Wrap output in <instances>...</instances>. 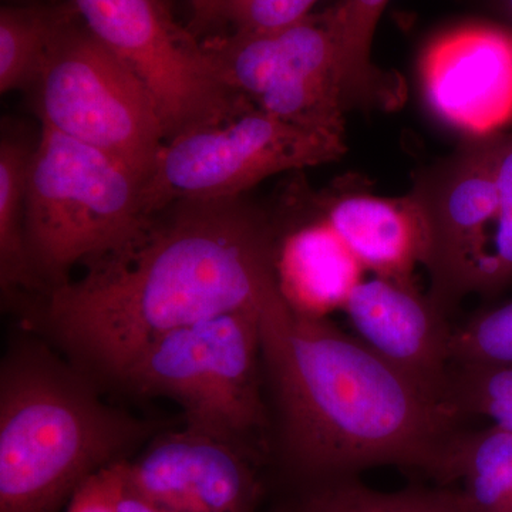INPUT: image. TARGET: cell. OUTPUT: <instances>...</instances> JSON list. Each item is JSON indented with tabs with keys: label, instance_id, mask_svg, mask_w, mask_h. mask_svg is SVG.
<instances>
[{
	"label": "cell",
	"instance_id": "6da1fadb",
	"mask_svg": "<svg viewBox=\"0 0 512 512\" xmlns=\"http://www.w3.org/2000/svg\"><path fill=\"white\" fill-rule=\"evenodd\" d=\"M275 245L271 218L247 195L173 202L126 254L42 296L39 322L94 382L117 384L167 333L261 309L279 291Z\"/></svg>",
	"mask_w": 512,
	"mask_h": 512
},
{
	"label": "cell",
	"instance_id": "7a4b0ae2",
	"mask_svg": "<svg viewBox=\"0 0 512 512\" xmlns=\"http://www.w3.org/2000/svg\"><path fill=\"white\" fill-rule=\"evenodd\" d=\"M261 332L282 441L299 470H436L460 416L450 400L427 392L328 318L293 311L281 291L262 306Z\"/></svg>",
	"mask_w": 512,
	"mask_h": 512
},
{
	"label": "cell",
	"instance_id": "3957f363",
	"mask_svg": "<svg viewBox=\"0 0 512 512\" xmlns=\"http://www.w3.org/2000/svg\"><path fill=\"white\" fill-rule=\"evenodd\" d=\"M97 384L42 340L10 346L0 366V512L59 511L147 436Z\"/></svg>",
	"mask_w": 512,
	"mask_h": 512
},
{
	"label": "cell",
	"instance_id": "277c9868",
	"mask_svg": "<svg viewBox=\"0 0 512 512\" xmlns=\"http://www.w3.org/2000/svg\"><path fill=\"white\" fill-rule=\"evenodd\" d=\"M154 217L130 167L42 127L26 184V235L43 296L69 282L74 268L126 254Z\"/></svg>",
	"mask_w": 512,
	"mask_h": 512
},
{
	"label": "cell",
	"instance_id": "5b68a950",
	"mask_svg": "<svg viewBox=\"0 0 512 512\" xmlns=\"http://www.w3.org/2000/svg\"><path fill=\"white\" fill-rule=\"evenodd\" d=\"M261 309L224 313L167 333L130 363L116 386L173 400L187 429L249 450L248 440L266 423Z\"/></svg>",
	"mask_w": 512,
	"mask_h": 512
},
{
	"label": "cell",
	"instance_id": "8992f818",
	"mask_svg": "<svg viewBox=\"0 0 512 512\" xmlns=\"http://www.w3.org/2000/svg\"><path fill=\"white\" fill-rule=\"evenodd\" d=\"M32 89L42 127L110 154L146 184L167 143L160 111L82 18L57 37Z\"/></svg>",
	"mask_w": 512,
	"mask_h": 512
},
{
	"label": "cell",
	"instance_id": "52a82bcc",
	"mask_svg": "<svg viewBox=\"0 0 512 512\" xmlns=\"http://www.w3.org/2000/svg\"><path fill=\"white\" fill-rule=\"evenodd\" d=\"M345 151V137L249 109L168 140L144 184V200L157 214L177 201L244 197L272 175L330 163Z\"/></svg>",
	"mask_w": 512,
	"mask_h": 512
},
{
	"label": "cell",
	"instance_id": "ba28073f",
	"mask_svg": "<svg viewBox=\"0 0 512 512\" xmlns=\"http://www.w3.org/2000/svg\"><path fill=\"white\" fill-rule=\"evenodd\" d=\"M221 83L254 109L345 137L350 103L329 10L284 28L202 42Z\"/></svg>",
	"mask_w": 512,
	"mask_h": 512
},
{
	"label": "cell",
	"instance_id": "9c48e42d",
	"mask_svg": "<svg viewBox=\"0 0 512 512\" xmlns=\"http://www.w3.org/2000/svg\"><path fill=\"white\" fill-rule=\"evenodd\" d=\"M84 25L126 64L156 101L167 141L254 109L229 92L200 42L157 0H72Z\"/></svg>",
	"mask_w": 512,
	"mask_h": 512
},
{
	"label": "cell",
	"instance_id": "30bf717a",
	"mask_svg": "<svg viewBox=\"0 0 512 512\" xmlns=\"http://www.w3.org/2000/svg\"><path fill=\"white\" fill-rule=\"evenodd\" d=\"M431 232L430 298L446 312L474 291L498 214L500 190L491 136L471 137L417 177Z\"/></svg>",
	"mask_w": 512,
	"mask_h": 512
},
{
	"label": "cell",
	"instance_id": "8fae6325",
	"mask_svg": "<svg viewBox=\"0 0 512 512\" xmlns=\"http://www.w3.org/2000/svg\"><path fill=\"white\" fill-rule=\"evenodd\" d=\"M131 490L168 512H255L261 484L247 448L185 429L124 461Z\"/></svg>",
	"mask_w": 512,
	"mask_h": 512
},
{
	"label": "cell",
	"instance_id": "7c38bea8",
	"mask_svg": "<svg viewBox=\"0 0 512 512\" xmlns=\"http://www.w3.org/2000/svg\"><path fill=\"white\" fill-rule=\"evenodd\" d=\"M431 113L471 137L501 133L512 121V32L468 25L437 37L420 63Z\"/></svg>",
	"mask_w": 512,
	"mask_h": 512
},
{
	"label": "cell",
	"instance_id": "4fadbf2b",
	"mask_svg": "<svg viewBox=\"0 0 512 512\" xmlns=\"http://www.w3.org/2000/svg\"><path fill=\"white\" fill-rule=\"evenodd\" d=\"M343 312L357 338L414 383L448 400L451 338L443 309L416 282L373 276L350 293Z\"/></svg>",
	"mask_w": 512,
	"mask_h": 512
},
{
	"label": "cell",
	"instance_id": "5bb4252c",
	"mask_svg": "<svg viewBox=\"0 0 512 512\" xmlns=\"http://www.w3.org/2000/svg\"><path fill=\"white\" fill-rule=\"evenodd\" d=\"M318 208L319 217L373 275L416 282V269L429 264V218L416 192L379 197L338 187L319 198Z\"/></svg>",
	"mask_w": 512,
	"mask_h": 512
},
{
	"label": "cell",
	"instance_id": "9a60e30c",
	"mask_svg": "<svg viewBox=\"0 0 512 512\" xmlns=\"http://www.w3.org/2000/svg\"><path fill=\"white\" fill-rule=\"evenodd\" d=\"M275 269L279 289L293 311L328 318L343 311L363 281V266L319 215L279 235Z\"/></svg>",
	"mask_w": 512,
	"mask_h": 512
},
{
	"label": "cell",
	"instance_id": "2e32d148",
	"mask_svg": "<svg viewBox=\"0 0 512 512\" xmlns=\"http://www.w3.org/2000/svg\"><path fill=\"white\" fill-rule=\"evenodd\" d=\"M434 476L460 483L456 491L464 512H505L512 495V431L491 424L454 434Z\"/></svg>",
	"mask_w": 512,
	"mask_h": 512
},
{
	"label": "cell",
	"instance_id": "e0dca14e",
	"mask_svg": "<svg viewBox=\"0 0 512 512\" xmlns=\"http://www.w3.org/2000/svg\"><path fill=\"white\" fill-rule=\"evenodd\" d=\"M387 3L389 0H340L328 9L350 106L367 104L390 110L403 100L400 77L383 72L372 62L373 36Z\"/></svg>",
	"mask_w": 512,
	"mask_h": 512
},
{
	"label": "cell",
	"instance_id": "ac0fdd59",
	"mask_svg": "<svg viewBox=\"0 0 512 512\" xmlns=\"http://www.w3.org/2000/svg\"><path fill=\"white\" fill-rule=\"evenodd\" d=\"M33 148L12 138L0 144V285L3 295L43 296L26 235V184Z\"/></svg>",
	"mask_w": 512,
	"mask_h": 512
},
{
	"label": "cell",
	"instance_id": "d6986e66",
	"mask_svg": "<svg viewBox=\"0 0 512 512\" xmlns=\"http://www.w3.org/2000/svg\"><path fill=\"white\" fill-rule=\"evenodd\" d=\"M72 0L59 6H6L0 10V92L32 87L47 53L79 19Z\"/></svg>",
	"mask_w": 512,
	"mask_h": 512
},
{
	"label": "cell",
	"instance_id": "ffe728a7",
	"mask_svg": "<svg viewBox=\"0 0 512 512\" xmlns=\"http://www.w3.org/2000/svg\"><path fill=\"white\" fill-rule=\"evenodd\" d=\"M303 512H464L456 491L414 490L382 493L365 485L343 483L322 491Z\"/></svg>",
	"mask_w": 512,
	"mask_h": 512
},
{
	"label": "cell",
	"instance_id": "44dd1931",
	"mask_svg": "<svg viewBox=\"0 0 512 512\" xmlns=\"http://www.w3.org/2000/svg\"><path fill=\"white\" fill-rule=\"evenodd\" d=\"M500 202L474 292L495 295L512 284V134H491Z\"/></svg>",
	"mask_w": 512,
	"mask_h": 512
},
{
	"label": "cell",
	"instance_id": "7402d4cb",
	"mask_svg": "<svg viewBox=\"0 0 512 512\" xmlns=\"http://www.w3.org/2000/svg\"><path fill=\"white\" fill-rule=\"evenodd\" d=\"M448 400L460 414H477L512 431V366L457 367Z\"/></svg>",
	"mask_w": 512,
	"mask_h": 512
},
{
	"label": "cell",
	"instance_id": "603a6c76",
	"mask_svg": "<svg viewBox=\"0 0 512 512\" xmlns=\"http://www.w3.org/2000/svg\"><path fill=\"white\" fill-rule=\"evenodd\" d=\"M451 360L457 367L512 366V301L454 330Z\"/></svg>",
	"mask_w": 512,
	"mask_h": 512
},
{
	"label": "cell",
	"instance_id": "cb8c5ba5",
	"mask_svg": "<svg viewBox=\"0 0 512 512\" xmlns=\"http://www.w3.org/2000/svg\"><path fill=\"white\" fill-rule=\"evenodd\" d=\"M319 0H217L202 19H224L234 32L284 28L311 15Z\"/></svg>",
	"mask_w": 512,
	"mask_h": 512
},
{
	"label": "cell",
	"instance_id": "d4e9b609",
	"mask_svg": "<svg viewBox=\"0 0 512 512\" xmlns=\"http://www.w3.org/2000/svg\"><path fill=\"white\" fill-rule=\"evenodd\" d=\"M124 461L90 477L74 493L66 512H117V501L123 487Z\"/></svg>",
	"mask_w": 512,
	"mask_h": 512
},
{
	"label": "cell",
	"instance_id": "484cf974",
	"mask_svg": "<svg viewBox=\"0 0 512 512\" xmlns=\"http://www.w3.org/2000/svg\"><path fill=\"white\" fill-rule=\"evenodd\" d=\"M117 512H168L164 508L151 503L143 495L131 490L124 481L123 471V487H121L119 501H117Z\"/></svg>",
	"mask_w": 512,
	"mask_h": 512
},
{
	"label": "cell",
	"instance_id": "4316f807",
	"mask_svg": "<svg viewBox=\"0 0 512 512\" xmlns=\"http://www.w3.org/2000/svg\"><path fill=\"white\" fill-rule=\"evenodd\" d=\"M217 0H191L192 6H194L195 12H197L198 18H204L207 15L208 10Z\"/></svg>",
	"mask_w": 512,
	"mask_h": 512
},
{
	"label": "cell",
	"instance_id": "83f0119b",
	"mask_svg": "<svg viewBox=\"0 0 512 512\" xmlns=\"http://www.w3.org/2000/svg\"><path fill=\"white\" fill-rule=\"evenodd\" d=\"M505 10H507V15L510 16L512 22V0H504Z\"/></svg>",
	"mask_w": 512,
	"mask_h": 512
},
{
	"label": "cell",
	"instance_id": "f1b7e54d",
	"mask_svg": "<svg viewBox=\"0 0 512 512\" xmlns=\"http://www.w3.org/2000/svg\"><path fill=\"white\" fill-rule=\"evenodd\" d=\"M505 512H512V495L510 498V503H508L507 508H505Z\"/></svg>",
	"mask_w": 512,
	"mask_h": 512
}]
</instances>
